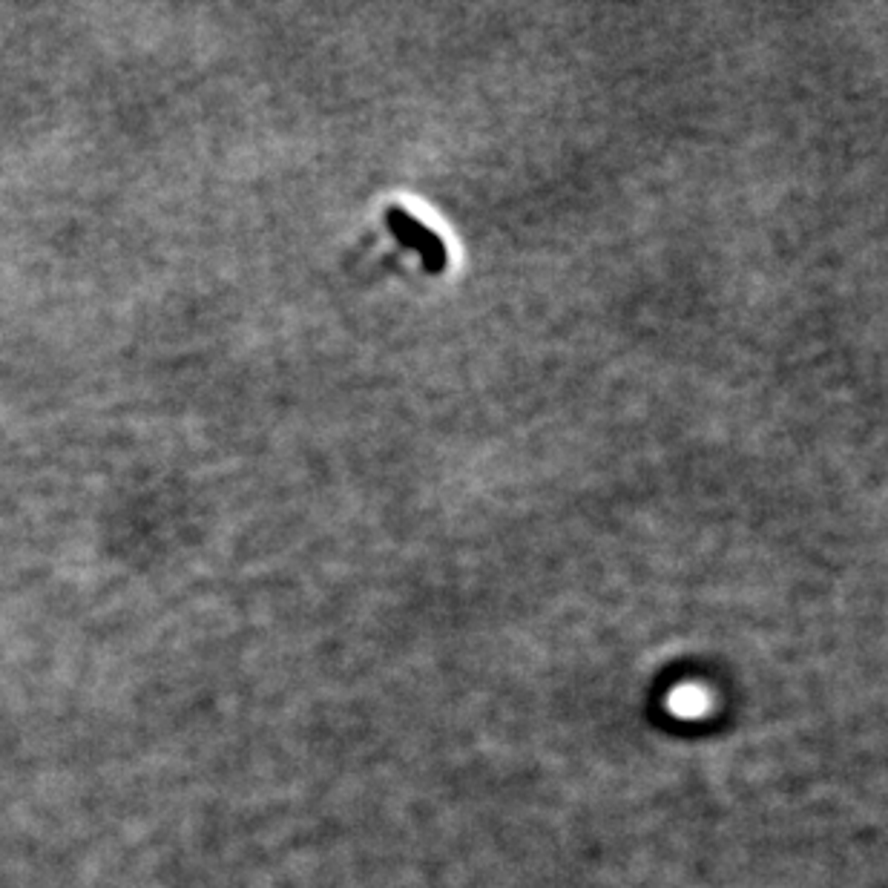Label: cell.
Here are the masks:
<instances>
[{
  "label": "cell",
  "instance_id": "cell-1",
  "mask_svg": "<svg viewBox=\"0 0 888 888\" xmlns=\"http://www.w3.org/2000/svg\"><path fill=\"white\" fill-rule=\"evenodd\" d=\"M389 225L397 233L400 242H406V245L420 250L426 267H431V271H443V265H446V247H443V242L434 236L431 230H426L420 222H414L411 216L403 213V210H391L389 213Z\"/></svg>",
  "mask_w": 888,
  "mask_h": 888
},
{
  "label": "cell",
  "instance_id": "cell-2",
  "mask_svg": "<svg viewBox=\"0 0 888 888\" xmlns=\"http://www.w3.org/2000/svg\"><path fill=\"white\" fill-rule=\"evenodd\" d=\"M705 708V696L701 693H693V690H681L679 693V716H693L696 710Z\"/></svg>",
  "mask_w": 888,
  "mask_h": 888
}]
</instances>
